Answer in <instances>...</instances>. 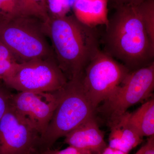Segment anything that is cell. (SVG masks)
Returning a JSON list of instances; mask_svg holds the SVG:
<instances>
[{
  "mask_svg": "<svg viewBox=\"0 0 154 154\" xmlns=\"http://www.w3.org/2000/svg\"><path fill=\"white\" fill-rule=\"evenodd\" d=\"M138 5L115 8L102 39L103 51L130 71L154 62V43L144 26Z\"/></svg>",
  "mask_w": 154,
  "mask_h": 154,
  "instance_id": "obj_1",
  "label": "cell"
},
{
  "mask_svg": "<svg viewBox=\"0 0 154 154\" xmlns=\"http://www.w3.org/2000/svg\"><path fill=\"white\" fill-rule=\"evenodd\" d=\"M45 27L57 62L67 79L81 76L101 50L98 30L81 23L73 15L49 17Z\"/></svg>",
  "mask_w": 154,
  "mask_h": 154,
  "instance_id": "obj_2",
  "label": "cell"
},
{
  "mask_svg": "<svg viewBox=\"0 0 154 154\" xmlns=\"http://www.w3.org/2000/svg\"><path fill=\"white\" fill-rule=\"evenodd\" d=\"M95 111L84 89L82 76L68 81L52 118L40 136L38 151L51 148L59 139L94 116Z\"/></svg>",
  "mask_w": 154,
  "mask_h": 154,
  "instance_id": "obj_3",
  "label": "cell"
},
{
  "mask_svg": "<svg viewBox=\"0 0 154 154\" xmlns=\"http://www.w3.org/2000/svg\"><path fill=\"white\" fill-rule=\"evenodd\" d=\"M45 21L20 16L3 21L0 41L6 45L19 63L36 59L55 58L48 40Z\"/></svg>",
  "mask_w": 154,
  "mask_h": 154,
  "instance_id": "obj_4",
  "label": "cell"
},
{
  "mask_svg": "<svg viewBox=\"0 0 154 154\" xmlns=\"http://www.w3.org/2000/svg\"><path fill=\"white\" fill-rule=\"evenodd\" d=\"M130 71L103 51L96 54L82 75L84 89L95 110L111 96Z\"/></svg>",
  "mask_w": 154,
  "mask_h": 154,
  "instance_id": "obj_5",
  "label": "cell"
},
{
  "mask_svg": "<svg viewBox=\"0 0 154 154\" xmlns=\"http://www.w3.org/2000/svg\"><path fill=\"white\" fill-rule=\"evenodd\" d=\"M68 81L55 58H51L19 63L12 75L2 81L18 92H47L60 90Z\"/></svg>",
  "mask_w": 154,
  "mask_h": 154,
  "instance_id": "obj_6",
  "label": "cell"
},
{
  "mask_svg": "<svg viewBox=\"0 0 154 154\" xmlns=\"http://www.w3.org/2000/svg\"><path fill=\"white\" fill-rule=\"evenodd\" d=\"M154 89V62L130 71L99 110L109 118L120 115L149 98Z\"/></svg>",
  "mask_w": 154,
  "mask_h": 154,
  "instance_id": "obj_7",
  "label": "cell"
},
{
  "mask_svg": "<svg viewBox=\"0 0 154 154\" xmlns=\"http://www.w3.org/2000/svg\"><path fill=\"white\" fill-rule=\"evenodd\" d=\"M40 134L11 104L0 121V154H34Z\"/></svg>",
  "mask_w": 154,
  "mask_h": 154,
  "instance_id": "obj_8",
  "label": "cell"
},
{
  "mask_svg": "<svg viewBox=\"0 0 154 154\" xmlns=\"http://www.w3.org/2000/svg\"><path fill=\"white\" fill-rule=\"evenodd\" d=\"M63 88L53 92L13 94L10 104L17 113L37 130L41 136L46 130L60 101Z\"/></svg>",
  "mask_w": 154,
  "mask_h": 154,
  "instance_id": "obj_9",
  "label": "cell"
},
{
  "mask_svg": "<svg viewBox=\"0 0 154 154\" xmlns=\"http://www.w3.org/2000/svg\"><path fill=\"white\" fill-rule=\"evenodd\" d=\"M64 143L86 154H101L107 147L96 119L90 117L65 136Z\"/></svg>",
  "mask_w": 154,
  "mask_h": 154,
  "instance_id": "obj_10",
  "label": "cell"
},
{
  "mask_svg": "<svg viewBox=\"0 0 154 154\" xmlns=\"http://www.w3.org/2000/svg\"><path fill=\"white\" fill-rule=\"evenodd\" d=\"M129 115L127 111L108 119V146L127 154L141 143L143 138L131 123Z\"/></svg>",
  "mask_w": 154,
  "mask_h": 154,
  "instance_id": "obj_11",
  "label": "cell"
},
{
  "mask_svg": "<svg viewBox=\"0 0 154 154\" xmlns=\"http://www.w3.org/2000/svg\"><path fill=\"white\" fill-rule=\"evenodd\" d=\"M129 120L141 136L154 135V99H149L137 110L130 113Z\"/></svg>",
  "mask_w": 154,
  "mask_h": 154,
  "instance_id": "obj_12",
  "label": "cell"
},
{
  "mask_svg": "<svg viewBox=\"0 0 154 154\" xmlns=\"http://www.w3.org/2000/svg\"><path fill=\"white\" fill-rule=\"evenodd\" d=\"M138 6L144 26L154 43V0H144Z\"/></svg>",
  "mask_w": 154,
  "mask_h": 154,
  "instance_id": "obj_13",
  "label": "cell"
},
{
  "mask_svg": "<svg viewBox=\"0 0 154 154\" xmlns=\"http://www.w3.org/2000/svg\"><path fill=\"white\" fill-rule=\"evenodd\" d=\"M72 8L75 18L81 23L91 27L93 0H74Z\"/></svg>",
  "mask_w": 154,
  "mask_h": 154,
  "instance_id": "obj_14",
  "label": "cell"
},
{
  "mask_svg": "<svg viewBox=\"0 0 154 154\" xmlns=\"http://www.w3.org/2000/svg\"><path fill=\"white\" fill-rule=\"evenodd\" d=\"M91 27L106 25L108 22V0H93Z\"/></svg>",
  "mask_w": 154,
  "mask_h": 154,
  "instance_id": "obj_15",
  "label": "cell"
},
{
  "mask_svg": "<svg viewBox=\"0 0 154 154\" xmlns=\"http://www.w3.org/2000/svg\"><path fill=\"white\" fill-rule=\"evenodd\" d=\"M19 2L23 16L36 17L45 22L49 18L47 12L34 0H19Z\"/></svg>",
  "mask_w": 154,
  "mask_h": 154,
  "instance_id": "obj_16",
  "label": "cell"
},
{
  "mask_svg": "<svg viewBox=\"0 0 154 154\" xmlns=\"http://www.w3.org/2000/svg\"><path fill=\"white\" fill-rule=\"evenodd\" d=\"M49 17L60 18L67 16L71 10L70 0H46Z\"/></svg>",
  "mask_w": 154,
  "mask_h": 154,
  "instance_id": "obj_17",
  "label": "cell"
},
{
  "mask_svg": "<svg viewBox=\"0 0 154 154\" xmlns=\"http://www.w3.org/2000/svg\"><path fill=\"white\" fill-rule=\"evenodd\" d=\"M23 16L19 0H0V19L3 21Z\"/></svg>",
  "mask_w": 154,
  "mask_h": 154,
  "instance_id": "obj_18",
  "label": "cell"
},
{
  "mask_svg": "<svg viewBox=\"0 0 154 154\" xmlns=\"http://www.w3.org/2000/svg\"><path fill=\"white\" fill-rule=\"evenodd\" d=\"M2 80H0V121L10 104L12 93Z\"/></svg>",
  "mask_w": 154,
  "mask_h": 154,
  "instance_id": "obj_19",
  "label": "cell"
},
{
  "mask_svg": "<svg viewBox=\"0 0 154 154\" xmlns=\"http://www.w3.org/2000/svg\"><path fill=\"white\" fill-rule=\"evenodd\" d=\"M19 63L16 61L0 60V80L4 81L11 76Z\"/></svg>",
  "mask_w": 154,
  "mask_h": 154,
  "instance_id": "obj_20",
  "label": "cell"
},
{
  "mask_svg": "<svg viewBox=\"0 0 154 154\" xmlns=\"http://www.w3.org/2000/svg\"><path fill=\"white\" fill-rule=\"evenodd\" d=\"M38 154H86L74 147L69 146L66 148L62 150L45 149L38 152Z\"/></svg>",
  "mask_w": 154,
  "mask_h": 154,
  "instance_id": "obj_21",
  "label": "cell"
},
{
  "mask_svg": "<svg viewBox=\"0 0 154 154\" xmlns=\"http://www.w3.org/2000/svg\"><path fill=\"white\" fill-rule=\"evenodd\" d=\"M134 154H154V135L149 137L146 143Z\"/></svg>",
  "mask_w": 154,
  "mask_h": 154,
  "instance_id": "obj_22",
  "label": "cell"
},
{
  "mask_svg": "<svg viewBox=\"0 0 154 154\" xmlns=\"http://www.w3.org/2000/svg\"><path fill=\"white\" fill-rule=\"evenodd\" d=\"M0 60H8L17 61L16 58L9 48L0 41Z\"/></svg>",
  "mask_w": 154,
  "mask_h": 154,
  "instance_id": "obj_23",
  "label": "cell"
},
{
  "mask_svg": "<svg viewBox=\"0 0 154 154\" xmlns=\"http://www.w3.org/2000/svg\"><path fill=\"white\" fill-rule=\"evenodd\" d=\"M144 0H108L109 3L114 8L119 6L126 5H137L140 4Z\"/></svg>",
  "mask_w": 154,
  "mask_h": 154,
  "instance_id": "obj_24",
  "label": "cell"
},
{
  "mask_svg": "<svg viewBox=\"0 0 154 154\" xmlns=\"http://www.w3.org/2000/svg\"><path fill=\"white\" fill-rule=\"evenodd\" d=\"M101 154H129L126 153L124 152L116 149L112 148L107 146V147L105 149L104 151Z\"/></svg>",
  "mask_w": 154,
  "mask_h": 154,
  "instance_id": "obj_25",
  "label": "cell"
},
{
  "mask_svg": "<svg viewBox=\"0 0 154 154\" xmlns=\"http://www.w3.org/2000/svg\"><path fill=\"white\" fill-rule=\"evenodd\" d=\"M42 8L48 13L46 0H34Z\"/></svg>",
  "mask_w": 154,
  "mask_h": 154,
  "instance_id": "obj_26",
  "label": "cell"
},
{
  "mask_svg": "<svg viewBox=\"0 0 154 154\" xmlns=\"http://www.w3.org/2000/svg\"><path fill=\"white\" fill-rule=\"evenodd\" d=\"M3 22V20H2V19H0V29H1V27H2V24Z\"/></svg>",
  "mask_w": 154,
  "mask_h": 154,
  "instance_id": "obj_27",
  "label": "cell"
},
{
  "mask_svg": "<svg viewBox=\"0 0 154 154\" xmlns=\"http://www.w3.org/2000/svg\"><path fill=\"white\" fill-rule=\"evenodd\" d=\"M38 152H36L34 154H38Z\"/></svg>",
  "mask_w": 154,
  "mask_h": 154,
  "instance_id": "obj_28",
  "label": "cell"
}]
</instances>
